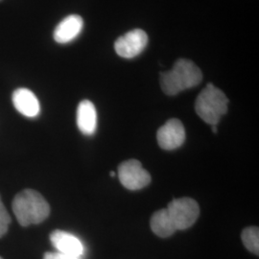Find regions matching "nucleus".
<instances>
[{"label":"nucleus","instance_id":"nucleus-1","mask_svg":"<svg viewBox=\"0 0 259 259\" xmlns=\"http://www.w3.org/2000/svg\"><path fill=\"white\" fill-rule=\"evenodd\" d=\"M203 73L193 62L180 59L170 71L160 73V87L167 95H176L202 82Z\"/></svg>","mask_w":259,"mask_h":259},{"label":"nucleus","instance_id":"nucleus-2","mask_svg":"<svg viewBox=\"0 0 259 259\" xmlns=\"http://www.w3.org/2000/svg\"><path fill=\"white\" fill-rule=\"evenodd\" d=\"M12 208L22 227L44 222L50 214V206L42 195L33 189H25L14 198Z\"/></svg>","mask_w":259,"mask_h":259},{"label":"nucleus","instance_id":"nucleus-3","mask_svg":"<svg viewBox=\"0 0 259 259\" xmlns=\"http://www.w3.org/2000/svg\"><path fill=\"white\" fill-rule=\"evenodd\" d=\"M229 99L221 90L208 83L197 97L195 111L201 119L209 125H217L228 111Z\"/></svg>","mask_w":259,"mask_h":259},{"label":"nucleus","instance_id":"nucleus-4","mask_svg":"<svg viewBox=\"0 0 259 259\" xmlns=\"http://www.w3.org/2000/svg\"><path fill=\"white\" fill-rule=\"evenodd\" d=\"M165 210L175 232L193 226L200 215V206L191 198L175 199L168 204Z\"/></svg>","mask_w":259,"mask_h":259},{"label":"nucleus","instance_id":"nucleus-5","mask_svg":"<svg viewBox=\"0 0 259 259\" xmlns=\"http://www.w3.org/2000/svg\"><path fill=\"white\" fill-rule=\"evenodd\" d=\"M118 178L122 185L129 190H139L151 183V176L139 160L129 159L118 167Z\"/></svg>","mask_w":259,"mask_h":259},{"label":"nucleus","instance_id":"nucleus-6","mask_svg":"<svg viewBox=\"0 0 259 259\" xmlns=\"http://www.w3.org/2000/svg\"><path fill=\"white\" fill-rule=\"evenodd\" d=\"M148 44V36L141 29H135L116 39L114 49L117 55L132 59L139 55Z\"/></svg>","mask_w":259,"mask_h":259},{"label":"nucleus","instance_id":"nucleus-7","mask_svg":"<svg viewBox=\"0 0 259 259\" xmlns=\"http://www.w3.org/2000/svg\"><path fill=\"white\" fill-rule=\"evenodd\" d=\"M157 143L163 150L171 151L181 147L185 140V130L182 121L173 118L167 121L157 133Z\"/></svg>","mask_w":259,"mask_h":259},{"label":"nucleus","instance_id":"nucleus-8","mask_svg":"<svg viewBox=\"0 0 259 259\" xmlns=\"http://www.w3.org/2000/svg\"><path fill=\"white\" fill-rule=\"evenodd\" d=\"M50 241L59 252L76 257L83 255L82 242L71 233L64 231H54L50 234Z\"/></svg>","mask_w":259,"mask_h":259},{"label":"nucleus","instance_id":"nucleus-9","mask_svg":"<svg viewBox=\"0 0 259 259\" xmlns=\"http://www.w3.org/2000/svg\"><path fill=\"white\" fill-rule=\"evenodd\" d=\"M13 104L16 110L26 117H36L40 111L37 96L27 89H18L13 93Z\"/></svg>","mask_w":259,"mask_h":259},{"label":"nucleus","instance_id":"nucleus-10","mask_svg":"<svg viewBox=\"0 0 259 259\" xmlns=\"http://www.w3.org/2000/svg\"><path fill=\"white\" fill-rule=\"evenodd\" d=\"M83 26V20L78 15H70L63 19L54 31V39L58 44H67L79 36Z\"/></svg>","mask_w":259,"mask_h":259},{"label":"nucleus","instance_id":"nucleus-11","mask_svg":"<svg viewBox=\"0 0 259 259\" xmlns=\"http://www.w3.org/2000/svg\"><path fill=\"white\" fill-rule=\"evenodd\" d=\"M77 126L85 136H92L97 127V112L90 100H83L77 109Z\"/></svg>","mask_w":259,"mask_h":259},{"label":"nucleus","instance_id":"nucleus-12","mask_svg":"<svg viewBox=\"0 0 259 259\" xmlns=\"http://www.w3.org/2000/svg\"><path fill=\"white\" fill-rule=\"evenodd\" d=\"M150 225L153 232L162 238L169 237L176 232L168 219L165 208H161L153 214Z\"/></svg>","mask_w":259,"mask_h":259},{"label":"nucleus","instance_id":"nucleus-13","mask_svg":"<svg viewBox=\"0 0 259 259\" xmlns=\"http://www.w3.org/2000/svg\"><path fill=\"white\" fill-rule=\"evenodd\" d=\"M242 241L244 246L250 252L258 255L259 253V230L257 227H249L242 232Z\"/></svg>","mask_w":259,"mask_h":259},{"label":"nucleus","instance_id":"nucleus-14","mask_svg":"<svg viewBox=\"0 0 259 259\" xmlns=\"http://www.w3.org/2000/svg\"><path fill=\"white\" fill-rule=\"evenodd\" d=\"M11 223V217L9 213L6 210L5 205L2 203L1 197H0V237H3L7 232Z\"/></svg>","mask_w":259,"mask_h":259},{"label":"nucleus","instance_id":"nucleus-15","mask_svg":"<svg viewBox=\"0 0 259 259\" xmlns=\"http://www.w3.org/2000/svg\"><path fill=\"white\" fill-rule=\"evenodd\" d=\"M44 259H80V257H76V256L68 255V254L57 251V252H47V253H45Z\"/></svg>","mask_w":259,"mask_h":259},{"label":"nucleus","instance_id":"nucleus-16","mask_svg":"<svg viewBox=\"0 0 259 259\" xmlns=\"http://www.w3.org/2000/svg\"><path fill=\"white\" fill-rule=\"evenodd\" d=\"M212 131L214 134L217 133V125H212Z\"/></svg>","mask_w":259,"mask_h":259},{"label":"nucleus","instance_id":"nucleus-17","mask_svg":"<svg viewBox=\"0 0 259 259\" xmlns=\"http://www.w3.org/2000/svg\"><path fill=\"white\" fill-rule=\"evenodd\" d=\"M111 177L115 176V173H114V172H111Z\"/></svg>","mask_w":259,"mask_h":259},{"label":"nucleus","instance_id":"nucleus-18","mask_svg":"<svg viewBox=\"0 0 259 259\" xmlns=\"http://www.w3.org/2000/svg\"><path fill=\"white\" fill-rule=\"evenodd\" d=\"M0 259H2V258H1V257H0Z\"/></svg>","mask_w":259,"mask_h":259}]
</instances>
